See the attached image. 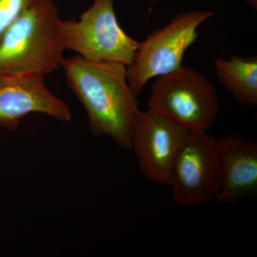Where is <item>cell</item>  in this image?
<instances>
[{
	"instance_id": "6da1fadb",
	"label": "cell",
	"mask_w": 257,
	"mask_h": 257,
	"mask_svg": "<svg viewBox=\"0 0 257 257\" xmlns=\"http://www.w3.org/2000/svg\"><path fill=\"white\" fill-rule=\"evenodd\" d=\"M62 68L69 89L87 112L92 135L109 136L121 148L132 150L140 110L126 78V66L76 55L64 59Z\"/></svg>"
},
{
	"instance_id": "7a4b0ae2",
	"label": "cell",
	"mask_w": 257,
	"mask_h": 257,
	"mask_svg": "<svg viewBox=\"0 0 257 257\" xmlns=\"http://www.w3.org/2000/svg\"><path fill=\"white\" fill-rule=\"evenodd\" d=\"M60 20L54 0H35L0 38V73L45 77L62 68Z\"/></svg>"
},
{
	"instance_id": "3957f363",
	"label": "cell",
	"mask_w": 257,
	"mask_h": 257,
	"mask_svg": "<svg viewBox=\"0 0 257 257\" xmlns=\"http://www.w3.org/2000/svg\"><path fill=\"white\" fill-rule=\"evenodd\" d=\"M149 108L191 131L207 133L217 119L219 103L210 81L199 71L182 65L156 77Z\"/></svg>"
},
{
	"instance_id": "277c9868",
	"label": "cell",
	"mask_w": 257,
	"mask_h": 257,
	"mask_svg": "<svg viewBox=\"0 0 257 257\" xmlns=\"http://www.w3.org/2000/svg\"><path fill=\"white\" fill-rule=\"evenodd\" d=\"M60 33L65 50L86 60L126 67L140 43L120 27L113 0H94L77 20H61Z\"/></svg>"
},
{
	"instance_id": "5b68a950",
	"label": "cell",
	"mask_w": 257,
	"mask_h": 257,
	"mask_svg": "<svg viewBox=\"0 0 257 257\" xmlns=\"http://www.w3.org/2000/svg\"><path fill=\"white\" fill-rule=\"evenodd\" d=\"M214 14L211 10H197L176 15L140 42L133 62L126 67L128 84L137 96L150 79L182 66L184 54L199 37L198 28Z\"/></svg>"
},
{
	"instance_id": "8992f818",
	"label": "cell",
	"mask_w": 257,
	"mask_h": 257,
	"mask_svg": "<svg viewBox=\"0 0 257 257\" xmlns=\"http://www.w3.org/2000/svg\"><path fill=\"white\" fill-rule=\"evenodd\" d=\"M171 186L174 200L183 207L216 201L222 186V171L215 138L192 131L176 157Z\"/></svg>"
},
{
	"instance_id": "52a82bcc",
	"label": "cell",
	"mask_w": 257,
	"mask_h": 257,
	"mask_svg": "<svg viewBox=\"0 0 257 257\" xmlns=\"http://www.w3.org/2000/svg\"><path fill=\"white\" fill-rule=\"evenodd\" d=\"M192 131L149 108L140 111L134 128L133 148L139 168L156 183L172 184V168Z\"/></svg>"
},
{
	"instance_id": "ba28073f",
	"label": "cell",
	"mask_w": 257,
	"mask_h": 257,
	"mask_svg": "<svg viewBox=\"0 0 257 257\" xmlns=\"http://www.w3.org/2000/svg\"><path fill=\"white\" fill-rule=\"evenodd\" d=\"M32 113L61 122H68L72 116L69 104L47 87L45 77L0 73V128L17 130Z\"/></svg>"
},
{
	"instance_id": "9c48e42d",
	"label": "cell",
	"mask_w": 257,
	"mask_h": 257,
	"mask_svg": "<svg viewBox=\"0 0 257 257\" xmlns=\"http://www.w3.org/2000/svg\"><path fill=\"white\" fill-rule=\"evenodd\" d=\"M222 171L217 202H234L257 192V144L236 134L216 140Z\"/></svg>"
},
{
	"instance_id": "30bf717a",
	"label": "cell",
	"mask_w": 257,
	"mask_h": 257,
	"mask_svg": "<svg viewBox=\"0 0 257 257\" xmlns=\"http://www.w3.org/2000/svg\"><path fill=\"white\" fill-rule=\"evenodd\" d=\"M219 83L234 96L235 100L244 106L257 104V57L231 55L218 57L214 62Z\"/></svg>"
},
{
	"instance_id": "8fae6325",
	"label": "cell",
	"mask_w": 257,
	"mask_h": 257,
	"mask_svg": "<svg viewBox=\"0 0 257 257\" xmlns=\"http://www.w3.org/2000/svg\"><path fill=\"white\" fill-rule=\"evenodd\" d=\"M35 0H0V38L10 25Z\"/></svg>"
},
{
	"instance_id": "7c38bea8",
	"label": "cell",
	"mask_w": 257,
	"mask_h": 257,
	"mask_svg": "<svg viewBox=\"0 0 257 257\" xmlns=\"http://www.w3.org/2000/svg\"><path fill=\"white\" fill-rule=\"evenodd\" d=\"M243 1L253 10H257V0H243Z\"/></svg>"
},
{
	"instance_id": "4fadbf2b",
	"label": "cell",
	"mask_w": 257,
	"mask_h": 257,
	"mask_svg": "<svg viewBox=\"0 0 257 257\" xmlns=\"http://www.w3.org/2000/svg\"><path fill=\"white\" fill-rule=\"evenodd\" d=\"M157 0H152V3H156Z\"/></svg>"
}]
</instances>
